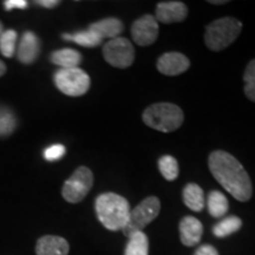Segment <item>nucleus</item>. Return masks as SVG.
I'll return each mask as SVG.
<instances>
[{"label": "nucleus", "mask_w": 255, "mask_h": 255, "mask_svg": "<svg viewBox=\"0 0 255 255\" xmlns=\"http://www.w3.org/2000/svg\"><path fill=\"white\" fill-rule=\"evenodd\" d=\"M69 251V242L56 235H45L40 238L36 245L37 255H68Z\"/></svg>", "instance_id": "obj_14"}, {"label": "nucleus", "mask_w": 255, "mask_h": 255, "mask_svg": "<svg viewBox=\"0 0 255 255\" xmlns=\"http://www.w3.org/2000/svg\"><path fill=\"white\" fill-rule=\"evenodd\" d=\"M17 127V120L11 110L0 108V137L8 136L14 131Z\"/></svg>", "instance_id": "obj_25"}, {"label": "nucleus", "mask_w": 255, "mask_h": 255, "mask_svg": "<svg viewBox=\"0 0 255 255\" xmlns=\"http://www.w3.org/2000/svg\"><path fill=\"white\" fill-rule=\"evenodd\" d=\"M146 126L162 132H173L182 126L183 111L173 103H155L148 107L142 115Z\"/></svg>", "instance_id": "obj_3"}, {"label": "nucleus", "mask_w": 255, "mask_h": 255, "mask_svg": "<svg viewBox=\"0 0 255 255\" xmlns=\"http://www.w3.org/2000/svg\"><path fill=\"white\" fill-rule=\"evenodd\" d=\"M65 152H66L65 146L62 144H56V145L50 146V148H47L45 152H44V156H45L47 161H57V159L62 158L63 156L65 155Z\"/></svg>", "instance_id": "obj_26"}, {"label": "nucleus", "mask_w": 255, "mask_h": 255, "mask_svg": "<svg viewBox=\"0 0 255 255\" xmlns=\"http://www.w3.org/2000/svg\"><path fill=\"white\" fill-rule=\"evenodd\" d=\"M40 41L33 32H25L18 47V59L23 64H32L39 56Z\"/></svg>", "instance_id": "obj_13"}, {"label": "nucleus", "mask_w": 255, "mask_h": 255, "mask_svg": "<svg viewBox=\"0 0 255 255\" xmlns=\"http://www.w3.org/2000/svg\"><path fill=\"white\" fill-rule=\"evenodd\" d=\"M242 31V23L237 18L223 17L207 25L205 43L209 50L219 52L232 45Z\"/></svg>", "instance_id": "obj_4"}, {"label": "nucleus", "mask_w": 255, "mask_h": 255, "mask_svg": "<svg viewBox=\"0 0 255 255\" xmlns=\"http://www.w3.org/2000/svg\"><path fill=\"white\" fill-rule=\"evenodd\" d=\"M103 57L114 68L127 69L135 60V49L129 39L117 37L110 39L103 46Z\"/></svg>", "instance_id": "obj_8"}, {"label": "nucleus", "mask_w": 255, "mask_h": 255, "mask_svg": "<svg viewBox=\"0 0 255 255\" xmlns=\"http://www.w3.org/2000/svg\"><path fill=\"white\" fill-rule=\"evenodd\" d=\"M208 2L213 5H223V4H228V0H209Z\"/></svg>", "instance_id": "obj_30"}, {"label": "nucleus", "mask_w": 255, "mask_h": 255, "mask_svg": "<svg viewBox=\"0 0 255 255\" xmlns=\"http://www.w3.org/2000/svg\"><path fill=\"white\" fill-rule=\"evenodd\" d=\"M94 184V174L88 167H79L73 171L62 189L64 200L69 203H78L84 200Z\"/></svg>", "instance_id": "obj_7"}, {"label": "nucleus", "mask_w": 255, "mask_h": 255, "mask_svg": "<svg viewBox=\"0 0 255 255\" xmlns=\"http://www.w3.org/2000/svg\"><path fill=\"white\" fill-rule=\"evenodd\" d=\"M18 34L14 30H7L2 32L0 36V52L6 58L13 57L15 52V43H17Z\"/></svg>", "instance_id": "obj_23"}, {"label": "nucleus", "mask_w": 255, "mask_h": 255, "mask_svg": "<svg viewBox=\"0 0 255 255\" xmlns=\"http://www.w3.org/2000/svg\"><path fill=\"white\" fill-rule=\"evenodd\" d=\"M51 62L60 66V69L78 68L82 62V55L72 49L57 50L51 55Z\"/></svg>", "instance_id": "obj_17"}, {"label": "nucleus", "mask_w": 255, "mask_h": 255, "mask_svg": "<svg viewBox=\"0 0 255 255\" xmlns=\"http://www.w3.org/2000/svg\"><path fill=\"white\" fill-rule=\"evenodd\" d=\"M158 31V21L156 20L155 15L144 14L132 24L131 38L137 45L149 46L157 39Z\"/></svg>", "instance_id": "obj_9"}, {"label": "nucleus", "mask_w": 255, "mask_h": 255, "mask_svg": "<svg viewBox=\"0 0 255 255\" xmlns=\"http://www.w3.org/2000/svg\"><path fill=\"white\" fill-rule=\"evenodd\" d=\"M34 2L46 8H53L60 4V1H58V0H38V1H34Z\"/></svg>", "instance_id": "obj_29"}, {"label": "nucleus", "mask_w": 255, "mask_h": 255, "mask_svg": "<svg viewBox=\"0 0 255 255\" xmlns=\"http://www.w3.org/2000/svg\"><path fill=\"white\" fill-rule=\"evenodd\" d=\"M63 39L73 41V43L78 44V45L84 46V47H95L101 45V43L103 39L98 36L97 33H95L94 31L88 30L87 31H81L77 33L72 34H63Z\"/></svg>", "instance_id": "obj_21"}, {"label": "nucleus", "mask_w": 255, "mask_h": 255, "mask_svg": "<svg viewBox=\"0 0 255 255\" xmlns=\"http://www.w3.org/2000/svg\"><path fill=\"white\" fill-rule=\"evenodd\" d=\"M53 81L60 92L71 97L85 95L90 88V77L79 68L59 69L53 76Z\"/></svg>", "instance_id": "obj_6"}, {"label": "nucleus", "mask_w": 255, "mask_h": 255, "mask_svg": "<svg viewBox=\"0 0 255 255\" xmlns=\"http://www.w3.org/2000/svg\"><path fill=\"white\" fill-rule=\"evenodd\" d=\"M203 234V226L194 216H184L180 222L181 242L187 247H193L199 244Z\"/></svg>", "instance_id": "obj_12"}, {"label": "nucleus", "mask_w": 255, "mask_h": 255, "mask_svg": "<svg viewBox=\"0 0 255 255\" xmlns=\"http://www.w3.org/2000/svg\"><path fill=\"white\" fill-rule=\"evenodd\" d=\"M159 210H161V202L158 197L149 196L143 200L130 212L128 223L122 229L124 237L129 239L135 233L142 232L149 223L157 218Z\"/></svg>", "instance_id": "obj_5"}, {"label": "nucleus", "mask_w": 255, "mask_h": 255, "mask_svg": "<svg viewBox=\"0 0 255 255\" xmlns=\"http://www.w3.org/2000/svg\"><path fill=\"white\" fill-rule=\"evenodd\" d=\"M194 255H220L218 250L212 245H202L197 248Z\"/></svg>", "instance_id": "obj_27"}, {"label": "nucleus", "mask_w": 255, "mask_h": 255, "mask_svg": "<svg viewBox=\"0 0 255 255\" xmlns=\"http://www.w3.org/2000/svg\"><path fill=\"white\" fill-rule=\"evenodd\" d=\"M157 70L162 75L177 76L186 72L190 66V60L180 52H167L157 59Z\"/></svg>", "instance_id": "obj_11"}, {"label": "nucleus", "mask_w": 255, "mask_h": 255, "mask_svg": "<svg viewBox=\"0 0 255 255\" xmlns=\"http://www.w3.org/2000/svg\"><path fill=\"white\" fill-rule=\"evenodd\" d=\"M6 65L4 63L1 62V60H0V77H1V76H4L5 73H6Z\"/></svg>", "instance_id": "obj_31"}, {"label": "nucleus", "mask_w": 255, "mask_h": 255, "mask_svg": "<svg viewBox=\"0 0 255 255\" xmlns=\"http://www.w3.org/2000/svg\"><path fill=\"white\" fill-rule=\"evenodd\" d=\"M188 15V7L181 1H161L156 6L155 18L158 23H181Z\"/></svg>", "instance_id": "obj_10"}, {"label": "nucleus", "mask_w": 255, "mask_h": 255, "mask_svg": "<svg viewBox=\"0 0 255 255\" xmlns=\"http://www.w3.org/2000/svg\"><path fill=\"white\" fill-rule=\"evenodd\" d=\"M96 214L102 225L109 231H122L130 216V205L126 197L115 193L101 194L96 199Z\"/></svg>", "instance_id": "obj_2"}, {"label": "nucleus", "mask_w": 255, "mask_h": 255, "mask_svg": "<svg viewBox=\"0 0 255 255\" xmlns=\"http://www.w3.org/2000/svg\"><path fill=\"white\" fill-rule=\"evenodd\" d=\"M123 28L124 25L119 18H105L89 26V30L97 33L102 39H104V38L114 39V38L120 37V34L123 32Z\"/></svg>", "instance_id": "obj_15"}, {"label": "nucleus", "mask_w": 255, "mask_h": 255, "mask_svg": "<svg viewBox=\"0 0 255 255\" xmlns=\"http://www.w3.org/2000/svg\"><path fill=\"white\" fill-rule=\"evenodd\" d=\"M4 5H5L6 9L26 8L27 1L26 0H6V1H4Z\"/></svg>", "instance_id": "obj_28"}, {"label": "nucleus", "mask_w": 255, "mask_h": 255, "mask_svg": "<svg viewBox=\"0 0 255 255\" xmlns=\"http://www.w3.org/2000/svg\"><path fill=\"white\" fill-rule=\"evenodd\" d=\"M207 206H208L209 214L216 219L225 216L229 209L227 197L223 195L222 193H220L219 190H213L208 194Z\"/></svg>", "instance_id": "obj_18"}, {"label": "nucleus", "mask_w": 255, "mask_h": 255, "mask_svg": "<svg viewBox=\"0 0 255 255\" xmlns=\"http://www.w3.org/2000/svg\"><path fill=\"white\" fill-rule=\"evenodd\" d=\"M208 165L215 180L235 200L247 202L253 195V186L246 169L232 154L215 150L209 155Z\"/></svg>", "instance_id": "obj_1"}, {"label": "nucleus", "mask_w": 255, "mask_h": 255, "mask_svg": "<svg viewBox=\"0 0 255 255\" xmlns=\"http://www.w3.org/2000/svg\"><path fill=\"white\" fill-rule=\"evenodd\" d=\"M149 254V240L143 232L132 234L129 238L126 247L124 255H148Z\"/></svg>", "instance_id": "obj_19"}, {"label": "nucleus", "mask_w": 255, "mask_h": 255, "mask_svg": "<svg viewBox=\"0 0 255 255\" xmlns=\"http://www.w3.org/2000/svg\"><path fill=\"white\" fill-rule=\"evenodd\" d=\"M242 227V220L238 216H227V218L222 219L221 221L216 223L213 227V233L216 238H226L228 235L234 234L240 231Z\"/></svg>", "instance_id": "obj_20"}, {"label": "nucleus", "mask_w": 255, "mask_h": 255, "mask_svg": "<svg viewBox=\"0 0 255 255\" xmlns=\"http://www.w3.org/2000/svg\"><path fill=\"white\" fill-rule=\"evenodd\" d=\"M158 168L167 181H174L178 176L177 159L170 155H164L158 159Z\"/></svg>", "instance_id": "obj_22"}, {"label": "nucleus", "mask_w": 255, "mask_h": 255, "mask_svg": "<svg viewBox=\"0 0 255 255\" xmlns=\"http://www.w3.org/2000/svg\"><path fill=\"white\" fill-rule=\"evenodd\" d=\"M1 33H2V23L0 21V36H1Z\"/></svg>", "instance_id": "obj_32"}, {"label": "nucleus", "mask_w": 255, "mask_h": 255, "mask_svg": "<svg viewBox=\"0 0 255 255\" xmlns=\"http://www.w3.org/2000/svg\"><path fill=\"white\" fill-rule=\"evenodd\" d=\"M245 95L248 100L255 103V59H252L244 73Z\"/></svg>", "instance_id": "obj_24"}, {"label": "nucleus", "mask_w": 255, "mask_h": 255, "mask_svg": "<svg viewBox=\"0 0 255 255\" xmlns=\"http://www.w3.org/2000/svg\"><path fill=\"white\" fill-rule=\"evenodd\" d=\"M183 201L188 208L193 212H201L206 205L205 193L196 183H188L183 189Z\"/></svg>", "instance_id": "obj_16"}]
</instances>
